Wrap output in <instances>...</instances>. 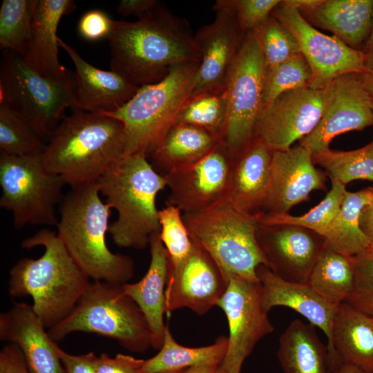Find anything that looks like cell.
Masks as SVG:
<instances>
[{
	"instance_id": "obj_39",
	"label": "cell",
	"mask_w": 373,
	"mask_h": 373,
	"mask_svg": "<svg viewBox=\"0 0 373 373\" xmlns=\"http://www.w3.org/2000/svg\"><path fill=\"white\" fill-rule=\"evenodd\" d=\"M158 218L160 237L168 254L169 268L177 267L185 261L193 247L182 212L176 207L166 205L159 209Z\"/></svg>"
},
{
	"instance_id": "obj_15",
	"label": "cell",
	"mask_w": 373,
	"mask_h": 373,
	"mask_svg": "<svg viewBox=\"0 0 373 373\" xmlns=\"http://www.w3.org/2000/svg\"><path fill=\"white\" fill-rule=\"evenodd\" d=\"M234 156L220 142L197 162L164 175L169 194L165 205L182 213L204 209L227 197Z\"/></svg>"
},
{
	"instance_id": "obj_20",
	"label": "cell",
	"mask_w": 373,
	"mask_h": 373,
	"mask_svg": "<svg viewBox=\"0 0 373 373\" xmlns=\"http://www.w3.org/2000/svg\"><path fill=\"white\" fill-rule=\"evenodd\" d=\"M326 173L316 167L312 154L305 147L273 151L260 213H288L294 206L309 200L313 191L326 190Z\"/></svg>"
},
{
	"instance_id": "obj_45",
	"label": "cell",
	"mask_w": 373,
	"mask_h": 373,
	"mask_svg": "<svg viewBox=\"0 0 373 373\" xmlns=\"http://www.w3.org/2000/svg\"><path fill=\"white\" fill-rule=\"evenodd\" d=\"M144 361L122 354L111 357L104 352L95 356L94 365L97 373H142Z\"/></svg>"
},
{
	"instance_id": "obj_56",
	"label": "cell",
	"mask_w": 373,
	"mask_h": 373,
	"mask_svg": "<svg viewBox=\"0 0 373 373\" xmlns=\"http://www.w3.org/2000/svg\"><path fill=\"white\" fill-rule=\"evenodd\" d=\"M189 369H181L178 370H173V371H169V372H165L162 373H188Z\"/></svg>"
},
{
	"instance_id": "obj_5",
	"label": "cell",
	"mask_w": 373,
	"mask_h": 373,
	"mask_svg": "<svg viewBox=\"0 0 373 373\" xmlns=\"http://www.w3.org/2000/svg\"><path fill=\"white\" fill-rule=\"evenodd\" d=\"M106 202L117 213L108 233L119 247L143 249L160 231L156 207L158 193L166 187L164 175L142 153L124 155L97 182Z\"/></svg>"
},
{
	"instance_id": "obj_35",
	"label": "cell",
	"mask_w": 373,
	"mask_h": 373,
	"mask_svg": "<svg viewBox=\"0 0 373 373\" xmlns=\"http://www.w3.org/2000/svg\"><path fill=\"white\" fill-rule=\"evenodd\" d=\"M38 0H3L0 8V48L23 57L32 38Z\"/></svg>"
},
{
	"instance_id": "obj_22",
	"label": "cell",
	"mask_w": 373,
	"mask_h": 373,
	"mask_svg": "<svg viewBox=\"0 0 373 373\" xmlns=\"http://www.w3.org/2000/svg\"><path fill=\"white\" fill-rule=\"evenodd\" d=\"M58 43L75 67V111L100 115L109 113L121 108L139 90L140 86L132 84L120 74L93 66L59 37Z\"/></svg>"
},
{
	"instance_id": "obj_44",
	"label": "cell",
	"mask_w": 373,
	"mask_h": 373,
	"mask_svg": "<svg viewBox=\"0 0 373 373\" xmlns=\"http://www.w3.org/2000/svg\"><path fill=\"white\" fill-rule=\"evenodd\" d=\"M114 20L101 10H90L85 12L78 23L79 35L88 41L108 39L113 28Z\"/></svg>"
},
{
	"instance_id": "obj_57",
	"label": "cell",
	"mask_w": 373,
	"mask_h": 373,
	"mask_svg": "<svg viewBox=\"0 0 373 373\" xmlns=\"http://www.w3.org/2000/svg\"><path fill=\"white\" fill-rule=\"evenodd\" d=\"M371 108H372V116H373V97H372V100H371Z\"/></svg>"
},
{
	"instance_id": "obj_37",
	"label": "cell",
	"mask_w": 373,
	"mask_h": 373,
	"mask_svg": "<svg viewBox=\"0 0 373 373\" xmlns=\"http://www.w3.org/2000/svg\"><path fill=\"white\" fill-rule=\"evenodd\" d=\"M346 191L345 185L331 180V189L325 198L307 213L301 216L260 213L259 223L300 226L323 237L336 216Z\"/></svg>"
},
{
	"instance_id": "obj_26",
	"label": "cell",
	"mask_w": 373,
	"mask_h": 373,
	"mask_svg": "<svg viewBox=\"0 0 373 373\" xmlns=\"http://www.w3.org/2000/svg\"><path fill=\"white\" fill-rule=\"evenodd\" d=\"M331 370L336 363L373 373V316L347 302L336 309L328 348Z\"/></svg>"
},
{
	"instance_id": "obj_9",
	"label": "cell",
	"mask_w": 373,
	"mask_h": 373,
	"mask_svg": "<svg viewBox=\"0 0 373 373\" xmlns=\"http://www.w3.org/2000/svg\"><path fill=\"white\" fill-rule=\"evenodd\" d=\"M74 102L75 83L64 84L45 78L19 54L3 50L0 104L21 117L44 141L50 139Z\"/></svg>"
},
{
	"instance_id": "obj_14",
	"label": "cell",
	"mask_w": 373,
	"mask_h": 373,
	"mask_svg": "<svg viewBox=\"0 0 373 373\" xmlns=\"http://www.w3.org/2000/svg\"><path fill=\"white\" fill-rule=\"evenodd\" d=\"M329 86H310L287 91L264 106L254 137L272 151H286L311 133L321 120L327 101Z\"/></svg>"
},
{
	"instance_id": "obj_60",
	"label": "cell",
	"mask_w": 373,
	"mask_h": 373,
	"mask_svg": "<svg viewBox=\"0 0 373 373\" xmlns=\"http://www.w3.org/2000/svg\"><path fill=\"white\" fill-rule=\"evenodd\" d=\"M373 252V251H372Z\"/></svg>"
},
{
	"instance_id": "obj_18",
	"label": "cell",
	"mask_w": 373,
	"mask_h": 373,
	"mask_svg": "<svg viewBox=\"0 0 373 373\" xmlns=\"http://www.w3.org/2000/svg\"><path fill=\"white\" fill-rule=\"evenodd\" d=\"M227 285L213 259L193 243L185 261L177 267L169 268L165 291L166 315L182 308L204 315L217 306Z\"/></svg>"
},
{
	"instance_id": "obj_25",
	"label": "cell",
	"mask_w": 373,
	"mask_h": 373,
	"mask_svg": "<svg viewBox=\"0 0 373 373\" xmlns=\"http://www.w3.org/2000/svg\"><path fill=\"white\" fill-rule=\"evenodd\" d=\"M151 260L144 276L134 283L122 285L124 292L130 296L143 313L152 336V347L160 350L162 345L166 325L165 291L169 273V256L160 239L155 233L149 242Z\"/></svg>"
},
{
	"instance_id": "obj_31",
	"label": "cell",
	"mask_w": 373,
	"mask_h": 373,
	"mask_svg": "<svg viewBox=\"0 0 373 373\" xmlns=\"http://www.w3.org/2000/svg\"><path fill=\"white\" fill-rule=\"evenodd\" d=\"M372 198L373 187L346 191L336 216L323 236L325 247L350 257L370 251V242L360 227V216Z\"/></svg>"
},
{
	"instance_id": "obj_17",
	"label": "cell",
	"mask_w": 373,
	"mask_h": 373,
	"mask_svg": "<svg viewBox=\"0 0 373 373\" xmlns=\"http://www.w3.org/2000/svg\"><path fill=\"white\" fill-rule=\"evenodd\" d=\"M360 73H347L334 79L323 115L316 127L300 141L312 155L329 149L337 135L361 131L373 124L372 97L364 88Z\"/></svg>"
},
{
	"instance_id": "obj_30",
	"label": "cell",
	"mask_w": 373,
	"mask_h": 373,
	"mask_svg": "<svg viewBox=\"0 0 373 373\" xmlns=\"http://www.w3.org/2000/svg\"><path fill=\"white\" fill-rule=\"evenodd\" d=\"M220 142L209 133L184 124H175L149 155L161 175L193 164L209 153Z\"/></svg>"
},
{
	"instance_id": "obj_46",
	"label": "cell",
	"mask_w": 373,
	"mask_h": 373,
	"mask_svg": "<svg viewBox=\"0 0 373 373\" xmlns=\"http://www.w3.org/2000/svg\"><path fill=\"white\" fill-rule=\"evenodd\" d=\"M57 352L65 373H97L94 359L95 354L93 352L81 355L70 354L59 346Z\"/></svg>"
},
{
	"instance_id": "obj_1",
	"label": "cell",
	"mask_w": 373,
	"mask_h": 373,
	"mask_svg": "<svg viewBox=\"0 0 373 373\" xmlns=\"http://www.w3.org/2000/svg\"><path fill=\"white\" fill-rule=\"evenodd\" d=\"M111 68L138 86L162 80L177 65L201 61L189 21L164 5L135 21L114 20Z\"/></svg>"
},
{
	"instance_id": "obj_12",
	"label": "cell",
	"mask_w": 373,
	"mask_h": 373,
	"mask_svg": "<svg viewBox=\"0 0 373 373\" xmlns=\"http://www.w3.org/2000/svg\"><path fill=\"white\" fill-rule=\"evenodd\" d=\"M217 306L224 312L229 326L228 347L220 371L240 373L258 342L274 331L262 305L260 282L230 278Z\"/></svg>"
},
{
	"instance_id": "obj_19",
	"label": "cell",
	"mask_w": 373,
	"mask_h": 373,
	"mask_svg": "<svg viewBox=\"0 0 373 373\" xmlns=\"http://www.w3.org/2000/svg\"><path fill=\"white\" fill-rule=\"evenodd\" d=\"M257 239L267 267L282 278L296 283H307L325 248L321 235L291 224L259 223Z\"/></svg>"
},
{
	"instance_id": "obj_27",
	"label": "cell",
	"mask_w": 373,
	"mask_h": 373,
	"mask_svg": "<svg viewBox=\"0 0 373 373\" xmlns=\"http://www.w3.org/2000/svg\"><path fill=\"white\" fill-rule=\"evenodd\" d=\"M273 151L254 137L234 157L227 198L242 211L258 214L267 194Z\"/></svg>"
},
{
	"instance_id": "obj_59",
	"label": "cell",
	"mask_w": 373,
	"mask_h": 373,
	"mask_svg": "<svg viewBox=\"0 0 373 373\" xmlns=\"http://www.w3.org/2000/svg\"><path fill=\"white\" fill-rule=\"evenodd\" d=\"M219 368H220V367H219ZM219 373H222V372H221L220 371V369H219Z\"/></svg>"
},
{
	"instance_id": "obj_48",
	"label": "cell",
	"mask_w": 373,
	"mask_h": 373,
	"mask_svg": "<svg viewBox=\"0 0 373 373\" xmlns=\"http://www.w3.org/2000/svg\"><path fill=\"white\" fill-rule=\"evenodd\" d=\"M157 0H121L117 7V12L124 17L135 16L142 19L162 6Z\"/></svg>"
},
{
	"instance_id": "obj_29",
	"label": "cell",
	"mask_w": 373,
	"mask_h": 373,
	"mask_svg": "<svg viewBox=\"0 0 373 373\" xmlns=\"http://www.w3.org/2000/svg\"><path fill=\"white\" fill-rule=\"evenodd\" d=\"M277 358L284 373H332L327 347L315 326L298 319L280 335Z\"/></svg>"
},
{
	"instance_id": "obj_21",
	"label": "cell",
	"mask_w": 373,
	"mask_h": 373,
	"mask_svg": "<svg viewBox=\"0 0 373 373\" xmlns=\"http://www.w3.org/2000/svg\"><path fill=\"white\" fill-rule=\"evenodd\" d=\"M32 305L15 303L0 314V339L16 344L30 373H65L58 345L46 331Z\"/></svg>"
},
{
	"instance_id": "obj_3",
	"label": "cell",
	"mask_w": 373,
	"mask_h": 373,
	"mask_svg": "<svg viewBox=\"0 0 373 373\" xmlns=\"http://www.w3.org/2000/svg\"><path fill=\"white\" fill-rule=\"evenodd\" d=\"M100 195L97 182L71 188L59 204L57 235L90 279L123 285L133 276L134 262L108 249L106 234L111 207Z\"/></svg>"
},
{
	"instance_id": "obj_16",
	"label": "cell",
	"mask_w": 373,
	"mask_h": 373,
	"mask_svg": "<svg viewBox=\"0 0 373 373\" xmlns=\"http://www.w3.org/2000/svg\"><path fill=\"white\" fill-rule=\"evenodd\" d=\"M213 9L214 21L195 34L201 61L189 97L224 90L228 73L247 34L240 26L230 0L216 1Z\"/></svg>"
},
{
	"instance_id": "obj_2",
	"label": "cell",
	"mask_w": 373,
	"mask_h": 373,
	"mask_svg": "<svg viewBox=\"0 0 373 373\" xmlns=\"http://www.w3.org/2000/svg\"><path fill=\"white\" fill-rule=\"evenodd\" d=\"M41 246L37 259L22 258L11 268L8 291L11 298L30 296L46 328L59 323L74 309L90 283L73 260L57 233L41 229L21 242V247Z\"/></svg>"
},
{
	"instance_id": "obj_47",
	"label": "cell",
	"mask_w": 373,
	"mask_h": 373,
	"mask_svg": "<svg viewBox=\"0 0 373 373\" xmlns=\"http://www.w3.org/2000/svg\"><path fill=\"white\" fill-rule=\"evenodd\" d=\"M0 373H30L19 347L8 343L0 352Z\"/></svg>"
},
{
	"instance_id": "obj_13",
	"label": "cell",
	"mask_w": 373,
	"mask_h": 373,
	"mask_svg": "<svg viewBox=\"0 0 373 373\" xmlns=\"http://www.w3.org/2000/svg\"><path fill=\"white\" fill-rule=\"evenodd\" d=\"M271 15L296 37L311 68V87L323 89L342 75L365 73V54L362 50L318 31L298 10L280 3Z\"/></svg>"
},
{
	"instance_id": "obj_42",
	"label": "cell",
	"mask_w": 373,
	"mask_h": 373,
	"mask_svg": "<svg viewBox=\"0 0 373 373\" xmlns=\"http://www.w3.org/2000/svg\"><path fill=\"white\" fill-rule=\"evenodd\" d=\"M354 271L353 291L346 301L367 313L373 309V252L350 257Z\"/></svg>"
},
{
	"instance_id": "obj_28",
	"label": "cell",
	"mask_w": 373,
	"mask_h": 373,
	"mask_svg": "<svg viewBox=\"0 0 373 373\" xmlns=\"http://www.w3.org/2000/svg\"><path fill=\"white\" fill-rule=\"evenodd\" d=\"M301 15L311 25L332 32L358 50L371 32L373 0H323Z\"/></svg>"
},
{
	"instance_id": "obj_51",
	"label": "cell",
	"mask_w": 373,
	"mask_h": 373,
	"mask_svg": "<svg viewBox=\"0 0 373 373\" xmlns=\"http://www.w3.org/2000/svg\"><path fill=\"white\" fill-rule=\"evenodd\" d=\"M332 373H365L360 369L342 363H336L332 369Z\"/></svg>"
},
{
	"instance_id": "obj_49",
	"label": "cell",
	"mask_w": 373,
	"mask_h": 373,
	"mask_svg": "<svg viewBox=\"0 0 373 373\" xmlns=\"http://www.w3.org/2000/svg\"><path fill=\"white\" fill-rule=\"evenodd\" d=\"M360 227L370 242L369 251H373V198L361 211Z\"/></svg>"
},
{
	"instance_id": "obj_38",
	"label": "cell",
	"mask_w": 373,
	"mask_h": 373,
	"mask_svg": "<svg viewBox=\"0 0 373 373\" xmlns=\"http://www.w3.org/2000/svg\"><path fill=\"white\" fill-rule=\"evenodd\" d=\"M46 144L19 115L0 104V153L13 156L42 155Z\"/></svg>"
},
{
	"instance_id": "obj_41",
	"label": "cell",
	"mask_w": 373,
	"mask_h": 373,
	"mask_svg": "<svg viewBox=\"0 0 373 373\" xmlns=\"http://www.w3.org/2000/svg\"><path fill=\"white\" fill-rule=\"evenodd\" d=\"M257 32L267 72L301 53L294 35L272 15Z\"/></svg>"
},
{
	"instance_id": "obj_43",
	"label": "cell",
	"mask_w": 373,
	"mask_h": 373,
	"mask_svg": "<svg viewBox=\"0 0 373 373\" xmlns=\"http://www.w3.org/2000/svg\"><path fill=\"white\" fill-rule=\"evenodd\" d=\"M280 2V0H230L240 26L245 33L259 29Z\"/></svg>"
},
{
	"instance_id": "obj_4",
	"label": "cell",
	"mask_w": 373,
	"mask_h": 373,
	"mask_svg": "<svg viewBox=\"0 0 373 373\" xmlns=\"http://www.w3.org/2000/svg\"><path fill=\"white\" fill-rule=\"evenodd\" d=\"M119 120L75 111L60 122L43 153L46 167L71 188L95 183L124 155Z\"/></svg>"
},
{
	"instance_id": "obj_10",
	"label": "cell",
	"mask_w": 373,
	"mask_h": 373,
	"mask_svg": "<svg viewBox=\"0 0 373 373\" xmlns=\"http://www.w3.org/2000/svg\"><path fill=\"white\" fill-rule=\"evenodd\" d=\"M64 178L45 166L43 154L13 156L0 153V207L12 213L13 226L57 227L56 207L62 199Z\"/></svg>"
},
{
	"instance_id": "obj_24",
	"label": "cell",
	"mask_w": 373,
	"mask_h": 373,
	"mask_svg": "<svg viewBox=\"0 0 373 373\" xmlns=\"http://www.w3.org/2000/svg\"><path fill=\"white\" fill-rule=\"evenodd\" d=\"M256 273L265 309L269 312L274 307L283 306L296 311L323 332L327 338L328 349L337 306L327 302L308 283L286 280L264 265L258 267Z\"/></svg>"
},
{
	"instance_id": "obj_50",
	"label": "cell",
	"mask_w": 373,
	"mask_h": 373,
	"mask_svg": "<svg viewBox=\"0 0 373 373\" xmlns=\"http://www.w3.org/2000/svg\"><path fill=\"white\" fill-rule=\"evenodd\" d=\"M323 0H285L281 1L280 4L303 13L316 7Z\"/></svg>"
},
{
	"instance_id": "obj_8",
	"label": "cell",
	"mask_w": 373,
	"mask_h": 373,
	"mask_svg": "<svg viewBox=\"0 0 373 373\" xmlns=\"http://www.w3.org/2000/svg\"><path fill=\"white\" fill-rule=\"evenodd\" d=\"M77 332L113 339L132 352L143 353L152 347L146 320L135 301L124 292L122 285L91 281L73 312L48 330L56 343Z\"/></svg>"
},
{
	"instance_id": "obj_53",
	"label": "cell",
	"mask_w": 373,
	"mask_h": 373,
	"mask_svg": "<svg viewBox=\"0 0 373 373\" xmlns=\"http://www.w3.org/2000/svg\"><path fill=\"white\" fill-rule=\"evenodd\" d=\"M220 365H201L191 367L188 373H219Z\"/></svg>"
},
{
	"instance_id": "obj_55",
	"label": "cell",
	"mask_w": 373,
	"mask_h": 373,
	"mask_svg": "<svg viewBox=\"0 0 373 373\" xmlns=\"http://www.w3.org/2000/svg\"><path fill=\"white\" fill-rule=\"evenodd\" d=\"M365 73L373 74V52L365 55Z\"/></svg>"
},
{
	"instance_id": "obj_23",
	"label": "cell",
	"mask_w": 373,
	"mask_h": 373,
	"mask_svg": "<svg viewBox=\"0 0 373 373\" xmlns=\"http://www.w3.org/2000/svg\"><path fill=\"white\" fill-rule=\"evenodd\" d=\"M75 8V3L72 0H38L32 38L21 57L29 67L42 77L64 84H73L75 79L59 61L57 31L61 17Z\"/></svg>"
},
{
	"instance_id": "obj_7",
	"label": "cell",
	"mask_w": 373,
	"mask_h": 373,
	"mask_svg": "<svg viewBox=\"0 0 373 373\" xmlns=\"http://www.w3.org/2000/svg\"><path fill=\"white\" fill-rule=\"evenodd\" d=\"M200 63L175 66L162 80L140 86L119 109L102 115L123 124L124 155L142 153L149 157L160 144L191 95Z\"/></svg>"
},
{
	"instance_id": "obj_58",
	"label": "cell",
	"mask_w": 373,
	"mask_h": 373,
	"mask_svg": "<svg viewBox=\"0 0 373 373\" xmlns=\"http://www.w3.org/2000/svg\"><path fill=\"white\" fill-rule=\"evenodd\" d=\"M369 315L373 316V309L367 312Z\"/></svg>"
},
{
	"instance_id": "obj_6",
	"label": "cell",
	"mask_w": 373,
	"mask_h": 373,
	"mask_svg": "<svg viewBox=\"0 0 373 373\" xmlns=\"http://www.w3.org/2000/svg\"><path fill=\"white\" fill-rule=\"evenodd\" d=\"M182 216L193 242L209 255L228 282L232 278L260 282L257 269L268 265L257 239L259 213H245L226 197Z\"/></svg>"
},
{
	"instance_id": "obj_52",
	"label": "cell",
	"mask_w": 373,
	"mask_h": 373,
	"mask_svg": "<svg viewBox=\"0 0 373 373\" xmlns=\"http://www.w3.org/2000/svg\"><path fill=\"white\" fill-rule=\"evenodd\" d=\"M359 76L364 88L370 96L373 97V74L363 73H360Z\"/></svg>"
},
{
	"instance_id": "obj_40",
	"label": "cell",
	"mask_w": 373,
	"mask_h": 373,
	"mask_svg": "<svg viewBox=\"0 0 373 373\" xmlns=\"http://www.w3.org/2000/svg\"><path fill=\"white\" fill-rule=\"evenodd\" d=\"M311 79V68L302 53L281 63L267 72L263 107L287 91L309 86Z\"/></svg>"
},
{
	"instance_id": "obj_36",
	"label": "cell",
	"mask_w": 373,
	"mask_h": 373,
	"mask_svg": "<svg viewBox=\"0 0 373 373\" xmlns=\"http://www.w3.org/2000/svg\"><path fill=\"white\" fill-rule=\"evenodd\" d=\"M227 111L225 89L202 93L186 100L179 111L175 124H184L201 128L221 141Z\"/></svg>"
},
{
	"instance_id": "obj_32",
	"label": "cell",
	"mask_w": 373,
	"mask_h": 373,
	"mask_svg": "<svg viewBox=\"0 0 373 373\" xmlns=\"http://www.w3.org/2000/svg\"><path fill=\"white\" fill-rule=\"evenodd\" d=\"M228 347V337L220 336L209 345L190 347L180 345L166 325L163 343L157 354L144 361L142 373H162L201 365H220Z\"/></svg>"
},
{
	"instance_id": "obj_34",
	"label": "cell",
	"mask_w": 373,
	"mask_h": 373,
	"mask_svg": "<svg viewBox=\"0 0 373 373\" xmlns=\"http://www.w3.org/2000/svg\"><path fill=\"white\" fill-rule=\"evenodd\" d=\"M312 158L330 180L345 186L356 180L373 181V140L358 149L344 151L329 149L314 154Z\"/></svg>"
},
{
	"instance_id": "obj_54",
	"label": "cell",
	"mask_w": 373,
	"mask_h": 373,
	"mask_svg": "<svg viewBox=\"0 0 373 373\" xmlns=\"http://www.w3.org/2000/svg\"><path fill=\"white\" fill-rule=\"evenodd\" d=\"M362 51L365 55L373 52V15L371 32Z\"/></svg>"
},
{
	"instance_id": "obj_11",
	"label": "cell",
	"mask_w": 373,
	"mask_h": 373,
	"mask_svg": "<svg viewBox=\"0 0 373 373\" xmlns=\"http://www.w3.org/2000/svg\"><path fill=\"white\" fill-rule=\"evenodd\" d=\"M267 70L257 30L247 32L225 84L227 119L221 142L233 156L251 142L263 107Z\"/></svg>"
},
{
	"instance_id": "obj_33",
	"label": "cell",
	"mask_w": 373,
	"mask_h": 373,
	"mask_svg": "<svg viewBox=\"0 0 373 373\" xmlns=\"http://www.w3.org/2000/svg\"><path fill=\"white\" fill-rule=\"evenodd\" d=\"M307 283L334 306L346 302L354 285L350 256L325 247L314 265Z\"/></svg>"
}]
</instances>
